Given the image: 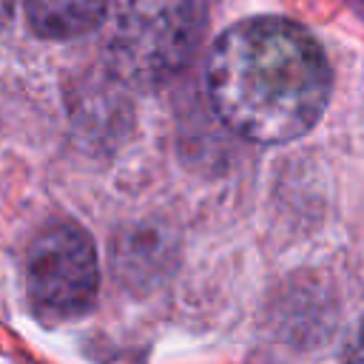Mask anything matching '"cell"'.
I'll return each mask as SVG.
<instances>
[{
    "instance_id": "277c9868",
    "label": "cell",
    "mask_w": 364,
    "mask_h": 364,
    "mask_svg": "<svg viewBox=\"0 0 364 364\" xmlns=\"http://www.w3.org/2000/svg\"><path fill=\"white\" fill-rule=\"evenodd\" d=\"M108 0H23L28 26L46 40H74L91 31Z\"/></svg>"
},
{
    "instance_id": "6da1fadb",
    "label": "cell",
    "mask_w": 364,
    "mask_h": 364,
    "mask_svg": "<svg viewBox=\"0 0 364 364\" xmlns=\"http://www.w3.org/2000/svg\"><path fill=\"white\" fill-rule=\"evenodd\" d=\"M330 82L318 40L284 17L230 26L208 57V91L219 119L259 145L304 136L327 108Z\"/></svg>"
},
{
    "instance_id": "3957f363",
    "label": "cell",
    "mask_w": 364,
    "mask_h": 364,
    "mask_svg": "<svg viewBox=\"0 0 364 364\" xmlns=\"http://www.w3.org/2000/svg\"><path fill=\"white\" fill-rule=\"evenodd\" d=\"M100 284L97 247L74 222L43 225L26 250V296L43 321H71L91 310Z\"/></svg>"
},
{
    "instance_id": "8992f818",
    "label": "cell",
    "mask_w": 364,
    "mask_h": 364,
    "mask_svg": "<svg viewBox=\"0 0 364 364\" xmlns=\"http://www.w3.org/2000/svg\"><path fill=\"white\" fill-rule=\"evenodd\" d=\"M9 14H11V0H0V31L9 23Z\"/></svg>"
},
{
    "instance_id": "5b68a950",
    "label": "cell",
    "mask_w": 364,
    "mask_h": 364,
    "mask_svg": "<svg viewBox=\"0 0 364 364\" xmlns=\"http://www.w3.org/2000/svg\"><path fill=\"white\" fill-rule=\"evenodd\" d=\"M347 358H355V361H364V327H361V333H358V338H355V344L347 350Z\"/></svg>"
},
{
    "instance_id": "7a4b0ae2",
    "label": "cell",
    "mask_w": 364,
    "mask_h": 364,
    "mask_svg": "<svg viewBox=\"0 0 364 364\" xmlns=\"http://www.w3.org/2000/svg\"><path fill=\"white\" fill-rule=\"evenodd\" d=\"M102 23L108 63L136 85L168 82L196 46L193 0H108Z\"/></svg>"
}]
</instances>
